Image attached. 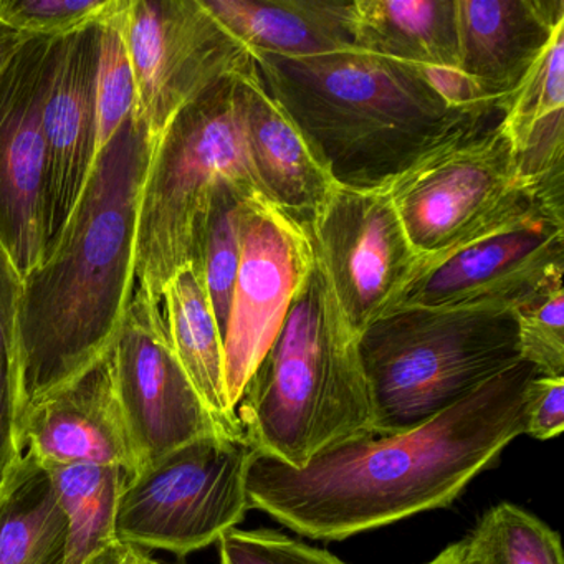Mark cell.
<instances>
[{
  "label": "cell",
  "instance_id": "cell-33",
  "mask_svg": "<svg viewBox=\"0 0 564 564\" xmlns=\"http://www.w3.org/2000/svg\"><path fill=\"white\" fill-rule=\"evenodd\" d=\"M147 554L148 551L141 547L117 541L85 561L84 564H138Z\"/></svg>",
  "mask_w": 564,
  "mask_h": 564
},
{
  "label": "cell",
  "instance_id": "cell-22",
  "mask_svg": "<svg viewBox=\"0 0 564 564\" xmlns=\"http://www.w3.org/2000/svg\"><path fill=\"white\" fill-rule=\"evenodd\" d=\"M161 302L166 310L164 319L174 355L200 401L224 434L243 438L239 417L227 394L223 336L196 270L186 265L176 272Z\"/></svg>",
  "mask_w": 564,
  "mask_h": 564
},
{
  "label": "cell",
  "instance_id": "cell-27",
  "mask_svg": "<svg viewBox=\"0 0 564 564\" xmlns=\"http://www.w3.org/2000/svg\"><path fill=\"white\" fill-rule=\"evenodd\" d=\"M22 276L0 246V487L8 480L22 452L19 444L21 415V352H19V303Z\"/></svg>",
  "mask_w": 564,
  "mask_h": 564
},
{
  "label": "cell",
  "instance_id": "cell-14",
  "mask_svg": "<svg viewBox=\"0 0 564 564\" xmlns=\"http://www.w3.org/2000/svg\"><path fill=\"white\" fill-rule=\"evenodd\" d=\"M61 37H29L0 72V246L24 279L44 259L42 117Z\"/></svg>",
  "mask_w": 564,
  "mask_h": 564
},
{
  "label": "cell",
  "instance_id": "cell-29",
  "mask_svg": "<svg viewBox=\"0 0 564 564\" xmlns=\"http://www.w3.org/2000/svg\"><path fill=\"white\" fill-rule=\"evenodd\" d=\"M101 21L100 61L97 74L98 153L117 133L118 128L137 115L138 88L127 44L121 34L118 12Z\"/></svg>",
  "mask_w": 564,
  "mask_h": 564
},
{
  "label": "cell",
  "instance_id": "cell-37",
  "mask_svg": "<svg viewBox=\"0 0 564 564\" xmlns=\"http://www.w3.org/2000/svg\"><path fill=\"white\" fill-rule=\"evenodd\" d=\"M158 564H186V563H183V560H181L180 563H158Z\"/></svg>",
  "mask_w": 564,
  "mask_h": 564
},
{
  "label": "cell",
  "instance_id": "cell-19",
  "mask_svg": "<svg viewBox=\"0 0 564 564\" xmlns=\"http://www.w3.org/2000/svg\"><path fill=\"white\" fill-rule=\"evenodd\" d=\"M500 124L521 183L544 206L564 210V22L508 98Z\"/></svg>",
  "mask_w": 564,
  "mask_h": 564
},
{
  "label": "cell",
  "instance_id": "cell-36",
  "mask_svg": "<svg viewBox=\"0 0 564 564\" xmlns=\"http://www.w3.org/2000/svg\"><path fill=\"white\" fill-rule=\"evenodd\" d=\"M138 564H158V561H154L150 554H147V556H144L143 560H141Z\"/></svg>",
  "mask_w": 564,
  "mask_h": 564
},
{
  "label": "cell",
  "instance_id": "cell-1",
  "mask_svg": "<svg viewBox=\"0 0 564 564\" xmlns=\"http://www.w3.org/2000/svg\"><path fill=\"white\" fill-rule=\"evenodd\" d=\"M540 375L517 362L431 421L326 448L303 468L253 454L250 510L313 540L341 541L454 503L524 434L527 389Z\"/></svg>",
  "mask_w": 564,
  "mask_h": 564
},
{
  "label": "cell",
  "instance_id": "cell-17",
  "mask_svg": "<svg viewBox=\"0 0 564 564\" xmlns=\"http://www.w3.org/2000/svg\"><path fill=\"white\" fill-rule=\"evenodd\" d=\"M564 22V0H457L458 75L475 100L498 108Z\"/></svg>",
  "mask_w": 564,
  "mask_h": 564
},
{
  "label": "cell",
  "instance_id": "cell-24",
  "mask_svg": "<svg viewBox=\"0 0 564 564\" xmlns=\"http://www.w3.org/2000/svg\"><path fill=\"white\" fill-rule=\"evenodd\" d=\"M41 464L67 517V564H84L117 543L115 523L127 471L95 464Z\"/></svg>",
  "mask_w": 564,
  "mask_h": 564
},
{
  "label": "cell",
  "instance_id": "cell-23",
  "mask_svg": "<svg viewBox=\"0 0 564 564\" xmlns=\"http://www.w3.org/2000/svg\"><path fill=\"white\" fill-rule=\"evenodd\" d=\"M68 521L51 475L24 452L0 487V564H67Z\"/></svg>",
  "mask_w": 564,
  "mask_h": 564
},
{
  "label": "cell",
  "instance_id": "cell-13",
  "mask_svg": "<svg viewBox=\"0 0 564 564\" xmlns=\"http://www.w3.org/2000/svg\"><path fill=\"white\" fill-rule=\"evenodd\" d=\"M315 267L302 223L263 197L247 200L242 256L224 333L227 394L234 409Z\"/></svg>",
  "mask_w": 564,
  "mask_h": 564
},
{
  "label": "cell",
  "instance_id": "cell-35",
  "mask_svg": "<svg viewBox=\"0 0 564 564\" xmlns=\"http://www.w3.org/2000/svg\"><path fill=\"white\" fill-rule=\"evenodd\" d=\"M424 564H475L471 560L470 550H468V540L457 541V543L448 544L445 550H442L434 560L427 561Z\"/></svg>",
  "mask_w": 564,
  "mask_h": 564
},
{
  "label": "cell",
  "instance_id": "cell-5",
  "mask_svg": "<svg viewBox=\"0 0 564 564\" xmlns=\"http://www.w3.org/2000/svg\"><path fill=\"white\" fill-rule=\"evenodd\" d=\"M376 434L411 431L523 361L513 308H398L358 336Z\"/></svg>",
  "mask_w": 564,
  "mask_h": 564
},
{
  "label": "cell",
  "instance_id": "cell-16",
  "mask_svg": "<svg viewBox=\"0 0 564 564\" xmlns=\"http://www.w3.org/2000/svg\"><path fill=\"white\" fill-rule=\"evenodd\" d=\"M19 444L44 464H95L138 474L137 454L115 388L111 348L19 419Z\"/></svg>",
  "mask_w": 564,
  "mask_h": 564
},
{
  "label": "cell",
  "instance_id": "cell-26",
  "mask_svg": "<svg viewBox=\"0 0 564 564\" xmlns=\"http://www.w3.org/2000/svg\"><path fill=\"white\" fill-rule=\"evenodd\" d=\"M467 540L475 564H564L560 533L508 501L485 511Z\"/></svg>",
  "mask_w": 564,
  "mask_h": 564
},
{
  "label": "cell",
  "instance_id": "cell-30",
  "mask_svg": "<svg viewBox=\"0 0 564 564\" xmlns=\"http://www.w3.org/2000/svg\"><path fill=\"white\" fill-rule=\"evenodd\" d=\"M118 0H0V22L25 37H65L107 19Z\"/></svg>",
  "mask_w": 564,
  "mask_h": 564
},
{
  "label": "cell",
  "instance_id": "cell-21",
  "mask_svg": "<svg viewBox=\"0 0 564 564\" xmlns=\"http://www.w3.org/2000/svg\"><path fill=\"white\" fill-rule=\"evenodd\" d=\"M352 47L458 74L457 0H352Z\"/></svg>",
  "mask_w": 564,
  "mask_h": 564
},
{
  "label": "cell",
  "instance_id": "cell-20",
  "mask_svg": "<svg viewBox=\"0 0 564 564\" xmlns=\"http://www.w3.org/2000/svg\"><path fill=\"white\" fill-rule=\"evenodd\" d=\"M250 52L312 57L355 45L352 0H200Z\"/></svg>",
  "mask_w": 564,
  "mask_h": 564
},
{
  "label": "cell",
  "instance_id": "cell-10",
  "mask_svg": "<svg viewBox=\"0 0 564 564\" xmlns=\"http://www.w3.org/2000/svg\"><path fill=\"white\" fill-rule=\"evenodd\" d=\"M564 269V214L533 199L448 249L422 260L398 308H513Z\"/></svg>",
  "mask_w": 564,
  "mask_h": 564
},
{
  "label": "cell",
  "instance_id": "cell-34",
  "mask_svg": "<svg viewBox=\"0 0 564 564\" xmlns=\"http://www.w3.org/2000/svg\"><path fill=\"white\" fill-rule=\"evenodd\" d=\"M21 32L15 29L9 28L4 22H0V72L4 70L6 65L9 64L15 52L21 48V45L28 41Z\"/></svg>",
  "mask_w": 564,
  "mask_h": 564
},
{
  "label": "cell",
  "instance_id": "cell-32",
  "mask_svg": "<svg viewBox=\"0 0 564 564\" xmlns=\"http://www.w3.org/2000/svg\"><path fill=\"white\" fill-rule=\"evenodd\" d=\"M524 434L550 441L564 431V378L536 375L527 389Z\"/></svg>",
  "mask_w": 564,
  "mask_h": 564
},
{
  "label": "cell",
  "instance_id": "cell-25",
  "mask_svg": "<svg viewBox=\"0 0 564 564\" xmlns=\"http://www.w3.org/2000/svg\"><path fill=\"white\" fill-rule=\"evenodd\" d=\"M252 197L262 196L230 181H220L191 242L189 265L203 280L223 341L242 256L243 216L247 200Z\"/></svg>",
  "mask_w": 564,
  "mask_h": 564
},
{
  "label": "cell",
  "instance_id": "cell-28",
  "mask_svg": "<svg viewBox=\"0 0 564 564\" xmlns=\"http://www.w3.org/2000/svg\"><path fill=\"white\" fill-rule=\"evenodd\" d=\"M563 273H551L513 306L521 359L550 378H564Z\"/></svg>",
  "mask_w": 564,
  "mask_h": 564
},
{
  "label": "cell",
  "instance_id": "cell-11",
  "mask_svg": "<svg viewBox=\"0 0 564 564\" xmlns=\"http://www.w3.org/2000/svg\"><path fill=\"white\" fill-rule=\"evenodd\" d=\"M303 226L339 312L358 335L391 313L417 275L421 253L384 189L338 184Z\"/></svg>",
  "mask_w": 564,
  "mask_h": 564
},
{
  "label": "cell",
  "instance_id": "cell-7",
  "mask_svg": "<svg viewBox=\"0 0 564 564\" xmlns=\"http://www.w3.org/2000/svg\"><path fill=\"white\" fill-rule=\"evenodd\" d=\"M246 438L206 435L174 448L127 478L118 501L117 541L180 560L217 543L249 508Z\"/></svg>",
  "mask_w": 564,
  "mask_h": 564
},
{
  "label": "cell",
  "instance_id": "cell-31",
  "mask_svg": "<svg viewBox=\"0 0 564 564\" xmlns=\"http://www.w3.org/2000/svg\"><path fill=\"white\" fill-rule=\"evenodd\" d=\"M217 543L219 564H346L328 551L275 530L234 528Z\"/></svg>",
  "mask_w": 564,
  "mask_h": 564
},
{
  "label": "cell",
  "instance_id": "cell-9",
  "mask_svg": "<svg viewBox=\"0 0 564 564\" xmlns=\"http://www.w3.org/2000/svg\"><path fill=\"white\" fill-rule=\"evenodd\" d=\"M118 22L137 80V117L154 140L189 101L256 67L252 52L200 0H123Z\"/></svg>",
  "mask_w": 564,
  "mask_h": 564
},
{
  "label": "cell",
  "instance_id": "cell-8",
  "mask_svg": "<svg viewBox=\"0 0 564 564\" xmlns=\"http://www.w3.org/2000/svg\"><path fill=\"white\" fill-rule=\"evenodd\" d=\"M500 118L475 121L382 187L422 260L536 199Z\"/></svg>",
  "mask_w": 564,
  "mask_h": 564
},
{
  "label": "cell",
  "instance_id": "cell-12",
  "mask_svg": "<svg viewBox=\"0 0 564 564\" xmlns=\"http://www.w3.org/2000/svg\"><path fill=\"white\" fill-rule=\"evenodd\" d=\"M111 355L138 471L181 445L224 434L174 355L160 300L138 283Z\"/></svg>",
  "mask_w": 564,
  "mask_h": 564
},
{
  "label": "cell",
  "instance_id": "cell-4",
  "mask_svg": "<svg viewBox=\"0 0 564 564\" xmlns=\"http://www.w3.org/2000/svg\"><path fill=\"white\" fill-rule=\"evenodd\" d=\"M358 336L316 263L237 402L257 454L303 468L326 448L376 434Z\"/></svg>",
  "mask_w": 564,
  "mask_h": 564
},
{
  "label": "cell",
  "instance_id": "cell-2",
  "mask_svg": "<svg viewBox=\"0 0 564 564\" xmlns=\"http://www.w3.org/2000/svg\"><path fill=\"white\" fill-rule=\"evenodd\" d=\"M154 144L137 115L118 128L51 252L22 279L21 414L113 345L137 286L138 213Z\"/></svg>",
  "mask_w": 564,
  "mask_h": 564
},
{
  "label": "cell",
  "instance_id": "cell-3",
  "mask_svg": "<svg viewBox=\"0 0 564 564\" xmlns=\"http://www.w3.org/2000/svg\"><path fill=\"white\" fill-rule=\"evenodd\" d=\"M252 57L263 87L341 186L382 189L475 121L501 115L477 105L458 74L355 47Z\"/></svg>",
  "mask_w": 564,
  "mask_h": 564
},
{
  "label": "cell",
  "instance_id": "cell-6",
  "mask_svg": "<svg viewBox=\"0 0 564 564\" xmlns=\"http://www.w3.org/2000/svg\"><path fill=\"white\" fill-rule=\"evenodd\" d=\"M240 77L181 108L154 144L141 191L134 273L160 302L171 279L189 265L194 229L220 181L265 197L250 163Z\"/></svg>",
  "mask_w": 564,
  "mask_h": 564
},
{
  "label": "cell",
  "instance_id": "cell-18",
  "mask_svg": "<svg viewBox=\"0 0 564 564\" xmlns=\"http://www.w3.org/2000/svg\"><path fill=\"white\" fill-rule=\"evenodd\" d=\"M240 97L250 163L263 194L293 219L308 223L338 183L263 87L257 67L240 77Z\"/></svg>",
  "mask_w": 564,
  "mask_h": 564
},
{
  "label": "cell",
  "instance_id": "cell-15",
  "mask_svg": "<svg viewBox=\"0 0 564 564\" xmlns=\"http://www.w3.org/2000/svg\"><path fill=\"white\" fill-rule=\"evenodd\" d=\"M100 37L101 22H97L58 41L42 117L44 259L77 206L98 156Z\"/></svg>",
  "mask_w": 564,
  "mask_h": 564
}]
</instances>
